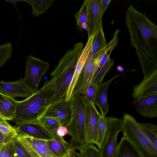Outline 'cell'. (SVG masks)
Instances as JSON below:
<instances>
[{
    "label": "cell",
    "instance_id": "cell-36",
    "mask_svg": "<svg viewBox=\"0 0 157 157\" xmlns=\"http://www.w3.org/2000/svg\"><path fill=\"white\" fill-rule=\"evenodd\" d=\"M16 135H6L0 132V144H5L11 141Z\"/></svg>",
    "mask_w": 157,
    "mask_h": 157
},
{
    "label": "cell",
    "instance_id": "cell-1",
    "mask_svg": "<svg viewBox=\"0 0 157 157\" xmlns=\"http://www.w3.org/2000/svg\"><path fill=\"white\" fill-rule=\"evenodd\" d=\"M125 22L144 76L150 75L157 71V26L132 5L127 10Z\"/></svg>",
    "mask_w": 157,
    "mask_h": 157
},
{
    "label": "cell",
    "instance_id": "cell-4",
    "mask_svg": "<svg viewBox=\"0 0 157 157\" xmlns=\"http://www.w3.org/2000/svg\"><path fill=\"white\" fill-rule=\"evenodd\" d=\"M72 98L71 117L67 127V135L71 137L70 143L71 146L75 150H78L79 152H82L88 145L85 137V102L81 95Z\"/></svg>",
    "mask_w": 157,
    "mask_h": 157
},
{
    "label": "cell",
    "instance_id": "cell-2",
    "mask_svg": "<svg viewBox=\"0 0 157 157\" xmlns=\"http://www.w3.org/2000/svg\"><path fill=\"white\" fill-rule=\"evenodd\" d=\"M55 91L53 77L45 81L42 87L22 101H17L13 121L16 123H37L50 105Z\"/></svg>",
    "mask_w": 157,
    "mask_h": 157
},
{
    "label": "cell",
    "instance_id": "cell-34",
    "mask_svg": "<svg viewBox=\"0 0 157 157\" xmlns=\"http://www.w3.org/2000/svg\"><path fill=\"white\" fill-rule=\"evenodd\" d=\"M10 141L0 144V157H16L13 154L10 148Z\"/></svg>",
    "mask_w": 157,
    "mask_h": 157
},
{
    "label": "cell",
    "instance_id": "cell-10",
    "mask_svg": "<svg viewBox=\"0 0 157 157\" xmlns=\"http://www.w3.org/2000/svg\"><path fill=\"white\" fill-rule=\"evenodd\" d=\"M84 99L85 102V130L86 143L88 145L90 144H96L100 114L94 103L86 101L84 98Z\"/></svg>",
    "mask_w": 157,
    "mask_h": 157
},
{
    "label": "cell",
    "instance_id": "cell-5",
    "mask_svg": "<svg viewBox=\"0 0 157 157\" xmlns=\"http://www.w3.org/2000/svg\"><path fill=\"white\" fill-rule=\"evenodd\" d=\"M122 131L123 136L132 145L140 157H157V150L132 116L127 113L123 115Z\"/></svg>",
    "mask_w": 157,
    "mask_h": 157
},
{
    "label": "cell",
    "instance_id": "cell-18",
    "mask_svg": "<svg viewBox=\"0 0 157 157\" xmlns=\"http://www.w3.org/2000/svg\"><path fill=\"white\" fill-rule=\"evenodd\" d=\"M94 35L88 38L87 42L77 62L74 74L71 83L68 90L66 100L71 98V94L76 82L80 73L86 61L91 50Z\"/></svg>",
    "mask_w": 157,
    "mask_h": 157
},
{
    "label": "cell",
    "instance_id": "cell-9",
    "mask_svg": "<svg viewBox=\"0 0 157 157\" xmlns=\"http://www.w3.org/2000/svg\"><path fill=\"white\" fill-rule=\"evenodd\" d=\"M97 61V59L89 56L76 82L71 98L84 95L95 72Z\"/></svg>",
    "mask_w": 157,
    "mask_h": 157
},
{
    "label": "cell",
    "instance_id": "cell-25",
    "mask_svg": "<svg viewBox=\"0 0 157 157\" xmlns=\"http://www.w3.org/2000/svg\"><path fill=\"white\" fill-rule=\"evenodd\" d=\"M37 123L52 136V139L56 136V130L60 125L55 120L49 117H41L38 119Z\"/></svg>",
    "mask_w": 157,
    "mask_h": 157
},
{
    "label": "cell",
    "instance_id": "cell-35",
    "mask_svg": "<svg viewBox=\"0 0 157 157\" xmlns=\"http://www.w3.org/2000/svg\"><path fill=\"white\" fill-rule=\"evenodd\" d=\"M68 130L67 127L60 125L57 128L56 131V136L59 138H63L68 134Z\"/></svg>",
    "mask_w": 157,
    "mask_h": 157
},
{
    "label": "cell",
    "instance_id": "cell-6",
    "mask_svg": "<svg viewBox=\"0 0 157 157\" xmlns=\"http://www.w3.org/2000/svg\"><path fill=\"white\" fill-rule=\"evenodd\" d=\"M50 66L48 62L36 58L32 54L26 57L25 73L22 82L30 95L38 90L40 81Z\"/></svg>",
    "mask_w": 157,
    "mask_h": 157
},
{
    "label": "cell",
    "instance_id": "cell-24",
    "mask_svg": "<svg viewBox=\"0 0 157 157\" xmlns=\"http://www.w3.org/2000/svg\"><path fill=\"white\" fill-rule=\"evenodd\" d=\"M54 0H24L32 8V14L36 17L44 12L53 4Z\"/></svg>",
    "mask_w": 157,
    "mask_h": 157
},
{
    "label": "cell",
    "instance_id": "cell-29",
    "mask_svg": "<svg viewBox=\"0 0 157 157\" xmlns=\"http://www.w3.org/2000/svg\"><path fill=\"white\" fill-rule=\"evenodd\" d=\"M12 53V44L11 42H7L0 45V68L11 58Z\"/></svg>",
    "mask_w": 157,
    "mask_h": 157
},
{
    "label": "cell",
    "instance_id": "cell-17",
    "mask_svg": "<svg viewBox=\"0 0 157 157\" xmlns=\"http://www.w3.org/2000/svg\"><path fill=\"white\" fill-rule=\"evenodd\" d=\"M124 72L116 75L106 82L98 85L97 91L94 103L99 108L101 115L103 116H106L109 111L108 103L107 101L108 88L112 82Z\"/></svg>",
    "mask_w": 157,
    "mask_h": 157
},
{
    "label": "cell",
    "instance_id": "cell-22",
    "mask_svg": "<svg viewBox=\"0 0 157 157\" xmlns=\"http://www.w3.org/2000/svg\"><path fill=\"white\" fill-rule=\"evenodd\" d=\"M106 42L103 29L94 36L92 48L89 56L96 59L100 56L106 46Z\"/></svg>",
    "mask_w": 157,
    "mask_h": 157
},
{
    "label": "cell",
    "instance_id": "cell-27",
    "mask_svg": "<svg viewBox=\"0 0 157 157\" xmlns=\"http://www.w3.org/2000/svg\"><path fill=\"white\" fill-rule=\"evenodd\" d=\"M145 134L154 148L157 150V126L150 123H139Z\"/></svg>",
    "mask_w": 157,
    "mask_h": 157
},
{
    "label": "cell",
    "instance_id": "cell-30",
    "mask_svg": "<svg viewBox=\"0 0 157 157\" xmlns=\"http://www.w3.org/2000/svg\"><path fill=\"white\" fill-rule=\"evenodd\" d=\"M88 0H85L79 11L75 15L78 28L82 31V24L87 21Z\"/></svg>",
    "mask_w": 157,
    "mask_h": 157
},
{
    "label": "cell",
    "instance_id": "cell-16",
    "mask_svg": "<svg viewBox=\"0 0 157 157\" xmlns=\"http://www.w3.org/2000/svg\"><path fill=\"white\" fill-rule=\"evenodd\" d=\"M18 133L25 134L34 138L48 140L52 136L38 123H16Z\"/></svg>",
    "mask_w": 157,
    "mask_h": 157
},
{
    "label": "cell",
    "instance_id": "cell-32",
    "mask_svg": "<svg viewBox=\"0 0 157 157\" xmlns=\"http://www.w3.org/2000/svg\"><path fill=\"white\" fill-rule=\"evenodd\" d=\"M98 85L91 82L84 96V98L86 101L94 103L98 90Z\"/></svg>",
    "mask_w": 157,
    "mask_h": 157
},
{
    "label": "cell",
    "instance_id": "cell-7",
    "mask_svg": "<svg viewBox=\"0 0 157 157\" xmlns=\"http://www.w3.org/2000/svg\"><path fill=\"white\" fill-rule=\"evenodd\" d=\"M107 118V132L99 151L101 157H114L118 146L117 136L122 130V120L113 117Z\"/></svg>",
    "mask_w": 157,
    "mask_h": 157
},
{
    "label": "cell",
    "instance_id": "cell-3",
    "mask_svg": "<svg viewBox=\"0 0 157 157\" xmlns=\"http://www.w3.org/2000/svg\"><path fill=\"white\" fill-rule=\"evenodd\" d=\"M82 42L75 44L60 59L51 74L54 80L55 91L51 103L65 98L79 58L83 49Z\"/></svg>",
    "mask_w": 157,
    "mask_h": 157
},
{
    "label": "cell",
    "instance_id": "cell-19",
    "mask_svg": "<svg viewBox=\"0 0 157 157\" xmlns=\"http://www.w3.org/2000/svg\"><path fill=\"white\" fill-rule=\"evenodd\" d=\"M47 141L50 150L58 157H66L74 149L63 138L56 136Z\"/></svg>",
    "mask_w": 157,
    "mask_h": 157
},
{
    "label": "cell",
    "instance_id": "cell-23",
    "mask_svg": "<svg viewBox=\"0 0 157 157\" xmlns=\"http://www.w3.org/2000/svg\"><path fill=\"white\" fill-rule=\"evenodd\" d=\"M113 64V61L110 59L106 62H98L91 82L97 85L102 83L104 77L109 72Z\"/></svg>",
    "mask_w": 157,
    "mask_h": 157
},
{
    "label": "cell",
    "instance_id": "cell-33",
    "mask_svg": "<svg viewBox=\"0 0 157 157\" xmlns=\"http://www.w3.org/2000/svg\"><path fill=\"white\" fill-rule=\"evenodd\" d=\"M83 153L84 157H101L99 150L92 144L85 147Z\"/></svg>",
    "mask_w": 157,
    "mask_h": 157
},
{
    "label": "cell",
    "instance_id": "cell-31",
    "mask_svg": "<svg viewBox=\"0 0 157 157\" xmlns=\"http://www.w3.org/2000/svg\"><path fill=\"white\" fill-rule=\"evenodd\" d=\"M0 132L8 135H14L18 133L16 127L12 126L5 120H0Z\"/></svg>",
    "mask_w": 157,
    "mask_h": 157
},
{
    "label": "cell",
    "instance_id": "cell-20",
    "mask_svg": "<svg viewBox=\"0 0 157 157\" xmlns=\"http://www.w3.org/2000/svg\"><path fill=\"white\" fill-rule=\"evenodd\" d=\"M17 101L0 93V111L6 120L12 121Z\"/></svg>",
    "mask_w": 157,
    "mask_h": 157
},
{
    "label": "cell",
    "instance_id": "cell-41",
    "mask_svg": "<svg viewBox=\"0 0 157 157\" xmlns=\"http://www.w3.org/2000/svg\"><path fill=\"white\" fill-rule=\"evenodd\" d=\"M117 69L120 71H124L123 68L121 66H117Z\"/></svg>",
    "mask_w": 157,
    "mask_h": 157
},
{
    "label": "cell",
    "instance_id": "cell-21",
    "mask_svg": "<svg viewBox=\"0 0 157 157\" xmlns=\"http://www.w3.org/2000/svg\"><path fill=\"white\" fill-rule=\"evenodd\" d=\"M114 157H140L139 153L124 136L118 144Z\"/></svg>",
    "mask_w": 157,
    "mask_h": 157
},
{
    "label": "cell",
    "instance_id": "cell-13",
    "mask_svg": "<svg viewBox=\"0 0 157 157\" xmlns=\"http://www.w3.org/2000/svg\"><path fill=\"white\" fill-rule=\"evenodd\" d=\"M16 137L18 141L27 145L40 157H58L50 150L47 140L36 139L18 133Z\"/></svg>",
    "mask_w": 157,
    "mask_h": 157
},
{
    "label": "cell",
    "instance_id": "cell-42",
    "mask_svg": "<svg viewBox=\"0 0 157 157\" xmlns=\"http://www.w3.org/2000/svg\"><path fill=\"white\" fill-rule=\"evenodd\" d=\"M0 120H6L5 118L2 115L0 111Z\"/></svg>",
    "mask_w": 157,
    "mask_h": 157
},
{
    "label": "cell",
    "instance_id": "cell-40",
    "mask_svg": "<svg viewBox=\"0 0 157 157\" xmlns=\"http://www.w3.org/2000/svg\"><path fill=\"white\" fill-rule=\"evenodd\" d=\"M88 28V25L87 22L82 23L81 25V29L82 31L83 29L86 30L87 31Z\"/></svg>",
    "mask_w": 157,
    "mask_h": 157
},
{
    "label": "cell",
    "instance_id": "cell-8",
    "mask_svg": "<svg viewBox=\"0 0 157 157\" xmlns=\"http://www.w3.org/2000/svg\"><path fill=\"white\" fill-rule=\"evenodd\" d=\"M72 100V98L68 101L64 98L50 105L41 117L52 118L60 125L67 127L71 118Z\"/></svg>",
    "mask_w": 157,
    "mask_h": 157
},
{
    "label": "cell",
    "instance_id": "cell-28",
    "mask_svg": "<svg viewBox=\"0 0 157 157\" xmlns=\"http://www.w3.org/2000/svg\"><path fill=\"white\" fill-rule=\"evenodd\" d=\"M16 136L10 142V148L14 155L16 157H33L17 140Z\"/></svg>",
    "mask_w": 157,
    "mask_h": 157
},
{
    "label": "cell",
    "instance_id": "cell-26",
    "mask_svg": "<svg viewBox=\"0 0 157 157\" xmlns=\"http://www.w3.org/2000/svg\"><path fill=\"white\" fill-rule=\"evenodd\" d=\"M108 120L107 117L100 115L99 117L96 145L99 150L105 139L108 131Z\"/></svg>",
    "mask_w": 157,
    "mask_h": 157
},
{
    "label": "cell",
    "instance_id": "cell-38",
    "mask_svg": "<svg viewBox=\"0 0 157 157\" xmlns=\"http://www.w3.org/2000/svg\"><path fill=\"white\" fill-rule=\"evenodd\" d=\"M83 152L78 153L74 149L70 152L66 157H84Z\"/></svg>",
    "mask_w": 157,
    "mask_h": 157
},
{
    "label": "cell",
    "instance_id": "cell-11",
    "mask_svg": "<svg viewBox=\"0 0 157 157\" xmlns=\"http://www.w3.org/2000/svg\"><path fill=\"white\" fill-rule=\"evenodd\" d=\"M100 0H88L87 31L89 38L94 36L101 29L103 15L100 7Z\"/></svg>",
    "mask_w": 157,
    "mask_h": 157
},
{
    "label": "cell",
    "instance_id": "cell-12",
    "mask_svg": "<svg viewBox=\"0 0 157 157\" xmlns=\"http://www.w3.org/2000/svg\"><path fill=\"white\" fill-rule=\"evenodd\" d=\"M132 97L135 99L157 94V71L144 77L142 81L132 86Z\"/></svg>",
    "mask_w": 157,
    "mask_h": 157
},
{
    "label": "cell",
    "instance_id": "cell-39",
    "mask_svg": "<svg viewBox=\"0 0 157 157\" xmlns=\"http://www.w3.org/2000/svg\"><path fill=\"white\" fill-rule=\"evenodd\" d=\"M5 1L8 2H10L12 3L16 8V5L17 2H24V0H5Z\"/></svg>",
    "mask_w": 157,
    "mask_h": 157
},
{
    "label": "cell",
    "instance_id": "cell-14",
    "mask_svg": "<svg viewBox=\"0 0 157 157\" xmlns=\"http://www.w3.org/2000/svg\"><path fill=\"white\" fill-rule=\"evenodd\" d=\"M137 111L145 118H157V94L134 99Z\"/></svg>",
    "mask_w": 157,
    "mask_h": 157
},
{
    "label": "cell",
    "instance_id": "cell-15",
    "mask_svg": "<svg viewBox=\"0 0 157 157\" xmlns=\"http://www.w3.org/2000/svg\"><path fill=\"white\" fill-rule=\"evenodd\" d=\"M22 79L21 78L10 82L0 81V93L14 98H28L31 95L24 86Z\"/></svg>",
    "mask_w": 157,
    "mask_h": 157
},
{
    "label": "cell",
    "instance_id": "cell-37",
    "mask_svg": "<svg viewBox=\"0 0 157 157\" xmlns=\"http://www.w3.org/2000/svg\"><path fill=\"white\" fill-rule=\"evenodd\" d=\"M111 0H100V7L103 14L108 8Z\"/></svg>",
    "mask_w": 157,
    "mask_h": 157
}]
</instances>
